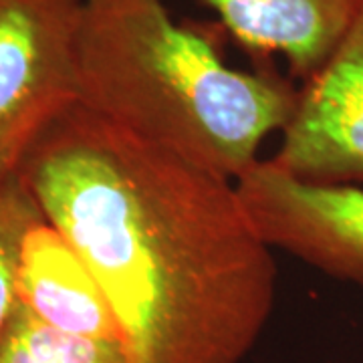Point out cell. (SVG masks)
<instances>
[{"mask_svg": "<svg viewBox=\"0 0 363 363\" xmlns=\"http://www.w3.org/2000/svg\"><path fill=\"white\" fill-rule=\"evenodd\" d=\"M18 172L87 262L133 363H240L277 295L272 248L236 184L81 104L40 131Z\"/></svg>", "mask_w": 363, "mask_h": 363, "instance_id": "obj_1", "label": "cell"}, {"mask_svg": "<svg viewBox=\"0 0 363 363\" xmlns=\"http://www.w3.org/2000/svg\"><path fill=\"white\" fill-rule=\"evenodd\" d=\"M77 89V104L119 130L234 184L298 97L271 69L226 65L216 43L176 23L162 0L83 2Z\"/></svg>", "mask_w": 363, "mask_h": 363, "instance_id": "obj_2", "label": "cell"}, {"mask_svg": "<svg viewBox=\"0 0 363 363\" xmlns=\"http://www.w3.org/2000/svg\"><path fill=\"white\" fill-rule=\"evenodd\" d=\"M85 0H0V174L18 169L52 119L79 101Z\"/></svg>", "mask_w": 363, "mask_h": 363, "instance_id": "obj_3", "label": "cell"}, {"mask_svg": "<svg viewBox=\"0 0 363 363\" xmlns=\"http://www.w3.org/2000/svg\"><path fill=\"white\" fill-rule=\"evenodd\" d=\"M236 190L269 247L363 286L362 190L297 180L271 160H260Z\"/></svg>", "mask_w": 363, "mask_h": 363, "instance_id": "obj_4", "label": "cell"}, {"mask_svg": "<svg viewBox=\"0 0 363 363\" xmlns=\"http://www.w3.org/2000/svg\"><path fill=\"white\" fill-rule=\"evenodd\" d=\"M271 162L309 184L363 182V0L337 49L298 87L297 107Z\"/></svg>", "mask_w": 363, "mask_h": 363, "instance_id": "obj_5", "label": "cell"}, {"mask_svg": "<svg viewBox=\"0 0 363 363\" xmlns=\"http://www.w3.org/2000/svg\"><path fill=\"white\" fill-rule=\"evenodd\" d=\"M16 301L59 331L123 341L119 321L97 277L47 218L35 224L23 242Z\"/></svg>", "mask_w": 363, "mask_h": 363, "instance_id": "obj_6", "label": "cell"}, {"mask_svg": "<svg viewBox=\"0 0 363 363\" xmlns=\"http://www.w3.org/2000/svg\"><path fill=\"white\" fill-rule=\"evenodd\" d=\"M226 30L260 57L279 52L307 81L337 49L362 0H204Z\"/></svg>", "mask_w": 363, "mask_h": 363, "instance_id": "obj_7", "label": "cell"}, {"mask_svg": "<svg viewBox=\"0 0 363 363\" xmlns=\"http://www.w3.org/2000/svg\"><path fill=\"white\" fill-rule=\"evenodd\" d=\"M0 363H133L123 341L59 331L16 301L0 335Z\"/></svg>", "mask_w": 363, "mask_h": 363, "instance_id": "obj_8", "label": "cell"}, {"mask_svg": "<svg viewBox=\"0 0 363 363\" xmlns=\"http://www.w3.org/2000/svg\"><path fill=\"white\" fill-rule=\"evenodd\" d=\"M45 220L21 172L0 174V335L16 307V274L28 230Z\"/></svg>", "mask_w": 363, "mask_h": 363, "instance_id": "obj_9", "label": "cell"}]
</instances>
